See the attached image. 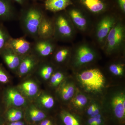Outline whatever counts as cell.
<instances>
[{
  "label": "cell",
  "instance_id": "obj_1",
  "mask_svg": "<svg viewBox=\"0 0 125 125\" xmlns=\"http://www.w3.org/2000/svg\"><path fill=\"white\" fill-rule=\"evenodd\" d=\"M25 7L20 16L21 27L25 36L36 40L38 38L39 27L45 14L36 4Z\"/></svg>",
  "mask_w": 125,
  "mask_h": 125
},
{
  "label": "cell",
  "instance_id": "obj_2",
  "mask_svg": "<svg viewBox=\"0 0 125 125\" xmlns=\"http://www.w3.org/2000/svg\"><path fill=\"white\" fill-rule=\"evenodd\" d=\"M79 78L83 86L89 91L99 92L104 87L105 79L98 69L84 71L79 75Z\"/></svg>",
  "mask_w": 125,
  "mask_h": 125
},
{
  "label": "cell",
  "instance_id": "obj_3",
  "mask_svg": "<svg viewBox=\"0 0 125 125\" xmlns=\"http://www.w3.org/2000/svg\"><path fill=\"white\" fill-rule=\"evenodd\" d=\"M52 20L54 26V38L56 41H62L71 38L74 34V30L69 16L58 14Z\"/></svg>",
  "mask_w": 125,
  "mask_h": 125
},
{
  "label": "cell",
  "instance_id": "obj_4",
  "mask_svg": "<svg viewBox=\"0 0 125 125\" xmlns=\"http://www.w3.org/2000/svg\"><path fill=\"white\" fill-rule=\"evenodd\" d=\"M125 39V28L121 22H117L107 35L104 47L110 53L121 47Z\"/></svg>",
  "mask_w": 125,
  "mask_h": 125
},
{
  "label": "cell",
  "instance_id": "obj_5",
  "mask_svg": "<svg viewBox=\"0 0 125 125\" xmlns=\"http://www.w3.org/2000/svg\"><path fill=\"white\" fill-rule=\"evenodd\" d=\"M56 42L54 38H38L32 43L31 53L39 59L47 57L54 52L57 47Z\"/></svg>",
  "mask_w": 125,
  "mask_h": 125
},
{
  "label": "cell",
  "instance_id": "obj_6",
  "mask_svg": "<svg viewBox=\"0 0 125 125\" xmlns=\"http://www.w3.org/2000/svg\"><path fill=\"white\" fill-rule=\"evenodd\" d=\"M117 22L116 19L111 16H106L101 19L96 30V37L99 43L104 45L109 32Z\"/></svg>",
  "mask_w": 125,
  "mask_h": 125
},
{
  "label": "cell",
  "instance_id": "obj_7",
  "mask_svg": "<svg viewBox=\"0 0 125 125\" xmlns=\"http://www.w3.org/2000/svg\"><path fill=\"white\" fill-rule=\"evenodd\" d=\"M6 47L10 48L16 54L23 57L31 53L32 43L24 37L16 38L11 37L8 41Z\"/></svg>",
  "mask_w": 125,
  "mask_h": 125
},
{
  "label": "cell",
  "instance_id": "obj_8",
  "mask_svg": "<svg viewBox=\"0 0 125 125\" xmlns=\"http://www.w3.org/2000/svg\"><path fill=\"white\" fill-rule=\"evenodd\" d=\"M76 62L78 65H83L92 62L95 57V53L92 47L83 44L77 47L75 52Z\"/></svg>",
  "mask_w": 125,
  "mask_h": 125
},
{
  "label": "cell",
  "instance_id": "obj_9",
  "mask_svg": "<svg viewBox=\"0 0 125 125\" xmlns=\"http://www.w3.org/2000/svg\"><path fill=\"white\" fill-rule=\"evenodd\" d=\"M54 26L52 19L44 15L39 27L38 38H54Z\"/></svg>",
  "mask_w": 125,
  "mask_h": 125
},
{
  "label": "cell",
  "instance_id": "obj_10",
  "mask_svg": "<svg viewBox=\"0 0 125 125\" xmlns=\"http://www.w3.org/2000/svg\"><path fill=\"white\" fill-rule=\"evenodd\" d=\"M39 59L32 53L23 57L18 69L19 74L25 75L33 70L38 65Z\"/></svg>",
  "mask_w": 125,
  "mask_h": 125
},
{
  "label": "cell",
  "instance_id": "obj_11",
  "mask_svg": "<svg viewBox=\"0 0 125 125\" xmlns=\"http://www.w3.org/2000/svg\"><path fill=\"white\" fill-rule=\"evenodd\" d=\"M0 54L8 67L12 70H18L22 57L16 54L11 49L5 47Z\"/></svg>",
  "mask_w": 125,
  "mask_h": 125
},
{
  "label": "cell",
  "instance_id": "obj_12",
  "mask_svg": "<svg viewBox=\"0 0 125 125\" xmlns=\"http://www.w3.org/2000/svg\"><path fill=\"white\" fill-rule=\"evenodd\" d=\"M16 14L10 0H0V21L15 19Z\"/></svg>",
  "mask_w": 125,
  "mask_h": 125
},
{
  "label": "cell",
  "instance_id": "obj_13",
  "mask_svg": "<svg viewBox=\"0 0 125 125\" xmlns=\"http://www.w3.org/2000/svg\"><path fill=\"white\" fill-rule=\"evenodd\" d=\"M5 100L9 106L20 107L24 105L26 103L24 97L14 89L7 90L5 94Z\"/></svg>",
  "mask_w": 125,
  "mask_h": 125
},
{
  "label": "cell",
  "instance_id": "obj_14",
  "mask_svg": "<svg viewBox=\"0 0 125 125\" xmlns=\"http://www.w3.org/2000/svg\"><path fill=\"white\" fill-rule=\"evenodd\" d=\"M125 97L123 93L114 96L112 100V105L115 116L119 120H124L125 117Z\"/></svg>",
  "mask_w": 125,
  "mask_h": 125
},
{
  "label": "cell",
  "instance_id": "obj_15",
  "mask_svg": "<svg viewBox=\"0 0 125 125\" xmlns=\"http://www.w3.org/2000/svg\"><path fill=\"white\" fill-rule=\"evenodd\" d=\"M72 23L77 28L84 31L88 28V22L87 18L78 10L73 9L69 11L68 15Z\"/></svg>",
  "mask_w": 125,
  "mask_h": 125
},
{
  "label": "cell",
  "instance_id": "obj_16",
  "mask_svg": "<svg viewBox=\"0 0 125 125\" xmlns=\"http://www.w3.org/2000/svg\"><path fill=\"white\" fill-rule=\"evenodd\" d=\"M72 4L71 0H46L45 7L47 10L56 13L65 10Z\"/></svg>",
  "mask_w": 125,
  "mask_h": 125
},
{
  "label": "cell",
  "instance_id": "obj_17",
  "mask_svg": "<svg viewBox=\"0 0 125 125\" xmlns=\"http://www.w3.org/2000/svg\"><path fill=\"white\" fill-rule=\"evenodd\" d=\"M81 2L90 11L94 13H99L105 9V4L101 0H81Z\"/></svg>",
  "mask_w": 125,
  "mask_h": 125
},
{
  "label": "cell",
  "instance_id": "obj_18",
  "mask_svg": "<svg viewBox=\"0 0 125 125\" xmlns=\"http://www.w3.org/2000/svg\"><path fill=\"white\" fill-rule=\"evenodd\" d=\"M21 89L27 96L32 97L35 96L38 92L37 85L34 82L30 81H25L21 86Z\"/></svg>",
  "mask_w": 125,
  "mask_h": 125
},
{
  "label": "cell",
  "instance_id": "obj_19",
  "mask_svg": "<svg viewBox=\"0 0 125 125\" xmlns=\"http://www.w3.org/2000/svg\"><path fill=\"white\" fill-rule=\"evenodd\" d=\"M55 50L54 60L57 63H62L69 55L70 50L67 47H58Z\"/></svg>",
  "mask_w": 125,
  "mask_h": 125
},
{
  "label": "cell",
  "instance_id": "obj_20",
  "mask_svg": "<svg viewBox=\"0 0 125 125\" xmlns=\"http://www.w3.org/2000/svg\"><path fill=\"white\" fill-rule=\"evenodd\" d=\"M11 37L6 28L0 23V52L6 47L8 41Z\"/></svg>",
  "mask_w": 125,
  "mask_h": 125
},
{
  "label": "cell",
  "instance_id": "obj_21",
  "mask_svg": "<svg viewBox=\"0 0 125 125\" xmlns=\"http://www.w3.org/2000/svg\"><path fill=\"white\" fill-rule=\"evenodd\" d=\"M61 116L65 125H80L78 120L69 113L62 111L61 113Z\"/></svg>",
  "mask_w": 125,
  "mask_h": 125
},
{
  "label": "cell",
  "instance_id": "obj_22",
  "mask_svg": "<svg viewBox=\"0 0 125 125\" xmlns=\"http://www.w3.org/2000/svg\"><path fill=\"white\" fill-rule=\"evenodd\" d=\"M74 88L71 84H67L62 87L61 91L62 97L64 101H67L74 95Z\"/></svg>",
  "mask_w": 125,
  "mask_h": 125
},
{
  "label": "cell",
  "instance_id": "obj_23",
  "mask_svg": "<svg viewBox=\"0 0 125 125\" xmlns=\"http://www.w3.org/2000/svg\"><path fill=\"white\" fill-rule=\"evenodd\" d=\"M29 114L30 120L34 122L42 121L46 117V114L43 112L35 108H31Z\"/></svg>",
  "mask_w": 125,
  "mask_h": 125
},
{
  "label": "cell",
  "instance_id": "obj_24",
  "mask_svg": "<svg viewBox=\"0 0 125 125\" xmlns=\"http://www.w3.org/2000/svg\"><path fill=\"white\" fill-rule=\"evenodd\" d=\"M6 117L8 120L11 122L18 121L22 118L23 113L19 109H11L7 112Z\"/></svg>",
  "mask_w": 125,
  "mask_h": 125
},
{
  "label": "cell",
  "instance_id": "obj_25",
  "mask_svg": "<svg viewBox=\"0 0 125 125\" xmlns=\"http://www.w3.org/2000/svg\"><path fill=\"white\" fill-rule=\"evenodd\" d=\"M54 71V68L52 65L48 64L42 65L39 69V72L44 79L48 80L51 76Z\"/></svg>",
  "mask_w": 125,
  "mask_h": 125
},
{
  "label": "cell",
  "instance_id": "obj_26",
  "mask_svg": "<svg viewBox=\"0 0 125 125\" xmlns=\"http://www.w3.org/2000/svg\"><path fill=\"white\" fill-rule=\"evenodd\" d=\"M40 101L43 106L47 109L52 108L54 105V99L49 95H43L40 98Z\"/></svg>",
  "mask_w": 125,
  "mask_h": 125
},
{
  "label": "cell",
  "instance_id": "obj_27",
  "mask_svg": "<svg viewBox=\"0 0 125 125\" xmlns=\"http://www.w3.org/2000/svg\"><path fill=\"white\" fill-rule=\"evenodd\" d=\"M87 102L88 99L86 96L83 94H79L74 98L73 103L76 107L82 108L87 104Z\"/></svg>",
  "mask_w": 125,
  "mask_h": 125
},
{
  "label": "cell",
  "instance_id": "obj_28",
  "mask_svg": "<svg viewBox=\"0 0 125 125\" xmlns=\"http://www.w3.org/2000/svg\"><path fill=\"white\" fill-rule=\"evenodd\" d=\"M109 70L114 75H121L124 72V65L119 64H112L109 66Z\"/></svg>",
  "mask_w": 125,
  "mask_h": 125
},
{
  "label": "cell",
  "instance_id": "obj_29",
  "mask_svg": "<svg viewBox=\"0 0 125 125\" xmlns=\"http://www.w3.org/2000/svg\"><path fill=\"white\" fill-rule=\"evenodd\" d=\"M64 78V75L60 72H57L52 75L51 83L54 86H57L62 82Z\"/></svg>",
  "mask_w": 125,
  "mask_h": 125
},
{
  "label": "cell",
  "instance_id": "obj_30",
  "mask_svg": "<svg viewBox=\"0 0 125 125\" xmlns=\"http://www.w3.org/2000/svg\"><path fill=\"white\" fill-rule=\"evenodd\" d=\"M9 77L4 70L0 66V83H6L9 82Z\"/></svg>",
  "mask_w": 125,
  "mask_h": 125
},
{
  "label": "cell",
  "instance_id": "obj_31",
  "mask_svg": "<svg viewBox=\"0 0 125 125\" xmlns=\"http://www.w3.org/2000/svg\"><path fill=\"white\" fill-rule=\"evenodd\" d=\"M96 119L93 125H102L103 123V119L102 116L100 114L96 116Z\"/></svg>",
  "mask_w": 125,
  "mask_h": 125
},
{
  "label": "cell",
  "instance_id": "obj_32",
  "mask_svg": "<svg viewBox=\"0 0 125 125\" xmlns=\"http://www.w3.org/2000/svg\"><path fill=\"white\" fill-rule=\"evenodd\" d=\"M10 0L13 1L15 2H17L20 5L22 6L23 7H25L27 6L28 0Z\"/></svg>",
  "mask_w": 125,
  "mask_h": 125
},
{
  "label": "cell",
  "instance_id": "obj_33",
  "mask_svg": "<svg viewBox=\"0 0 125 125\" xmlns=\"http://www.w3.org/2000/svg\"><path fill=\"white\" fill-rule=\"evenodd\" d=\"M97 106V105L96 104H94L90 106L87 110V113H88V115H89V116L91 115Z\"/></svg>",
  "mask_w": 125,
  "mask_h": 125
},
{
  "label": "cell",
  "instance_id": "obj_34",
  "mask_svg": "<svg viewBox=\"0 0 125 125\" xmlns=\"http://www.w3.org/2000/svg\"><path fill=\"white\" fill-rule=\"evenodd\" d=\"M99 114H100V110H99L98 106H97L95 109H94V110L93 112V113L91 114V115L90 116V117H94L96 116Z\"/></svg>",
  "mask_w": 125,
  "mask_h": 125
},
{
  "label": "cell",
  "instance_id": "obj_35",
  "mask_svg": "<svg viewBox=\"0 0 125 125\" xmlns=\"http://www.w3.org/2000/svg\"><path fill=\"white\" fill-rule=\"evenodd\" d=\"M118 3L122 10L124 12L125 11V0H118Z\"/></svg>",
  "mask_w": 125,
  "mask_h": 125
},
{
  "label": "cell",
  "instance_id": "obj_36",
  "mask_svg": "<svg viewBox=\"0 0 125 125\" xmlns=\"http://www.w3.org/2000/svg\"><path fill=\"white\" fill-rule=\"evenodd\" d=\"M52 125L51 121L49 120H45L42 121L39 125Z\"/></svg>",
  "mask_w": 125,
  "mask_h": 125
},
{
  "label": "cell",
  "instance_id": "obj_37",
  "mask_svg": "<svg viewBox=\"0 0 125 125\" xmlns=\"http://www.w3.org/2000/svg\"><path fill=\"white\" fill-rule=\"evenodd\" d=\"M9 125H25L23 122L20 121L12 122Z\"/></svg>",
  "mask_w": 125,
  "mask_h": 125
},
{
  "label": "cell",
  "instance_id": "obj_38",
  "mask_svg": "<svg viewBox=\"0 0 125 125\" xmlns=\"http://www.w3.org/2000/svg\"><path fill=\"white\" fill-rule=\"evenodd\" d=\"M33 2L34 4H36L37 0H31Z\"/></svg>",
  "mask_w": 125,
  "mask_h": 125
},
{
  "label": "cell",
  "instance_id": "obj_39",
  "mask_svg": "<svg viewBox=\"0 0 125 125\" xmlns=\"http://www.w3.org/2000/svg\"></svg>",
  "mask_w": 125,
  "mask_h": 125
}]
</instances>
